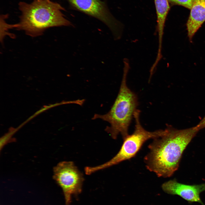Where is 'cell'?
Segmentation results:
<instances>
[{"mask_svg": "<svg viewBox=\"0 0 205 205\" xmlns=\"http://www.w3.org/2000/svg\"><path fill=\"white\" fill-rule=\"evenodd\" d=\"M140 113L138 110L137 109L135 111L133 117L135 122L134 132L123 140V143L118 152L112 159L103 164L96 166L88 167L87 171L89 174L91 175L132 158L136 155L147 140L159 137L165 134V129L153 132L145 130L140 123Z\"/></svg>", "mask_w": 205, "mask_h": 205, "instance_id": "cell-4", "label": "cell"}, {"mask_svg": "<svg viewBox=\"0 0 205 205\" xmlns=\"http://www.w3.org/2000/svg\"><path fill=\"white\" fill-rule=\"evenodd\" d=\"M196 126L199 130L205 128V116Z\"/></svg>", "mask_w": 205, "mask_h": 205, "instance_id": "cell-11", "label": "cell"}, {"mask_svg": "<svg viewBox=\"0 0 205 205\" xmlns=\"http://www.w3.org/2000/svg\"><path fill=\"white\" fill-rule=\"evenodd\" d=\"M190 10L186 25L188 36L192 42L195 33L205 21V0H195Z\"/></svg>", "mask_w": 205, "mask_h": 205, "instance_id": "cell-8", "label": "cell"}, {"mask_svg": "<svg viewBox=\"0 0 205 205\" xmlns=\"http://www.w3.org/2000/svg\"><path fill=\"white\" fill-rule=\"evenodd\" d=\"M18 5L21 14L15 28L31 36H40L49 28L73 25L61 12L65 9L58 3L50 0H34L30 3L20 1Z\"/></svg>", "mask_w": 205, "mask_h": 205, "instance_id": "cell-2", "label": "cell"}, {"mask_svg": "<svg viewBox=\"0 0 205 205\" xmlns=\"http://www.w3.org/2000/svg\"><path fill=\"white\" fill-rule=\"evenodd\" d=\"M168 0H154L157 16V31L158 38L157 54H162L163 37L167 17L170 9Z\"/></svg>", "mask_w": 205, "mask_h": 205, "instance_id": "cell-9", "label": "cell"}, {"mask_svg": "<svg viewBox=\"0 0 205 205\" xmlns=\"http://www.w3.org/2000/svg\"><path fill=\"white\" fill-rule=\"evenodd\" d=\"M171 3L181 5L190 9L195 0H168Z\"/></svg>", "mask_w": 205, "mask_h": 205, "instance_id": "cell-10", "label": "cell"}, {"mask_svg": "<svg viewBox=\"0 0 205 205\" xmlns=\"http://www.w3.org/2000/svg\"><path fill=\"white\" fill-rule=\"evenodd\" d=\"M123 74L117 97L110 110L103 114H95L92 119H100L110 124L105 131L114 139L120 134L123 140L128 135V128L138 105L136 94L127 84V77L130 69L129 60H123Z\"/></svg>", "mask_w": 205, "mask_h": 205, "instance_id": "cell-3", "label": "cell"}, {"mask_svg": "<svg viewBox=\"0 0 205 205\" xmlns=\"http://www.w3.org/2000/svg\"><path fill=\"white\" fill-rule=\"evenodd\" d=\"M165 130L163 135L153 139L144 159L148 170L167 178L177 170L184 151L199 130L196 126L178 130L168 125Z\"/></svg>", "mask_w": 205, "mask_h": 205, "instance_id": "cell-1", "label": "cell"}, {"mask_svg": "<svg viewBox=\"0 0 205 205\" xmlns=\"http://www.w3.org/2000/svg\"><path fill=\"white\" fill-rule=\"evenodd\" d=\"M162 188L168 194L177 195L188 201L200 202L199 194L205 191V183L189 185L179 183L174 179L164 183Z\"/></svg>", "mask_w": 205, "mask_h": 205, "instance_id": "cell-7", "label": "cell"}, {"mask_svg": "<svg viewBox=\"0 0 205 205\" xmlns=\"http://www.w3.org/2000/svg\"><path fill=\"white\" fill-rule=\"evenodd\" d=\"M67 0L74 9L104 23L110 30L114 39L121 38L123 25L112 15L104 2L100 0Z\"/></svg>", "mask_w": 205, "mask_h": 205, "instance_id": "cell-6", "label": "cell"}, {"mask_svg": "<svg viewBox=\"0 0 205 205\" xmlns=\"http://www.w3.org/2000/svg\"><path fill=\"white\" fill-rule=\"evenodd\" d=\"M53 172V179L63 190L65 205H70L72 196L82 191L83 174L71 161L60 162L54 167Z\"/></svg>", "mask_w": 205, "mask_h": 205, "instance_id": "cell-5", "label": "cell"}]
</instances>
